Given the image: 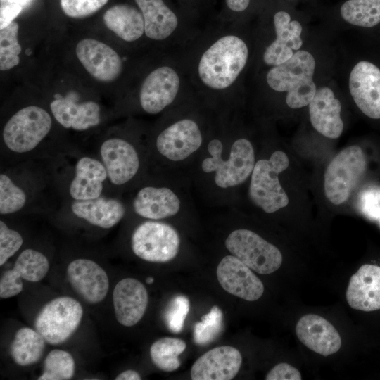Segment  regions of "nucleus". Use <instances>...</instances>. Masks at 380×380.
Segmentation results:
<instances>
[{"mask_svg":"<svg viewBox=\"0 0 380 380\" xmlns=\"http://www.w3.org/2000/svg\"><path fill=\"white\" fill-rule=\"evenodd\" d=\"M52 124L51 116L42 107L31 105L22 108L3 128L1 154L11 162H25L39 156V148L49 134Z\"/></svg>","mask_w":380,"mask_h":380,"instance_id":"nucleus-1","label":"nucleus"},{"mask_svg":"<svg viewBox=\"0 0 380 380\" xmlns=\"http://www.w3.org/2000/svg\"><path fill=\"white\" fill-rule=\"evenodd\" d=\"M248 56L246 43L239 37H221L201 58L198 75L202 82L214 89L229 87L245 67Z\"/></svg>","mask_w":380,"mask_h":380,"instance_id":"nucleus-2","label":"nucleus"},{"mask_svg":"<svg viewBox=\"0 0 380 380\" xmlns=\"http://www.w3.org/2000/svg\"><path fill=\"white\" fill-rule=\"evenodd\" d=\"M314 57L308 51H298L286 61L274 65L267 75L268 85L277 91H286V104L291 108L309 105L316 92L312 77Z\"/></svg>","mask_w":380,"mask_h":380,"instance_id":"nucleus-3","label":"nucleus"},{"mask_svg":"<svg viewBox=\"0 0 380 380\" xmlns=\"http://www.w3.org/2000/svg\"><path fill=\"white\" fill-rule=\"evenodd\" d=\"M223 145L219 139L211 140L208 151L211 156L203 160L201 167L204 172H215V182L222 189L238 186L244 182L255 166V153L252 144L246 139L236 140L230 150L229 158H222Z\"/></svg>","mask_w":380,"mask_h":380,"instance_id":"nucleus-4","label":"nucleus"},{"mask_svg":"<svg viewBox=\"0 0 380 380\" xmlns=\"http://www.w3.org/2000/svg\"><path fill=\"white\" fill-rule=\"evenodd\" d=\"M287 155L274 151L270 159L256 162L251 173L249 196L265 213H272L286 207L289 198L279 181V175L289 167Z\"/></svg>","mask_w":380,"mask_h":380,"instance_id":"nucleus-5","label":"nucleus"},{"mask_svg":"<svg viewBox=\"0 0 380 380\" xmlns=\"http://www.w3.org/2000/svg\"><path fill=\"white\" fill-rule=\"evenodd\" d=\"M366 158L358 146L341 151L329 163L324 173V193L334 205L345 203L366 170Z\"/></svg>","mask_w":380,"mask_h":380,"instance_id":"nucleus-6","label":"nucleus"},{"mask_svg":"<svg viewBox=\"0 0 380 380\" xmlns=\"http://www.w3.org/2000/svg\"><path fill=\"white\" fill-rule=\"evenodd\" d=\"M83 316L82 305L69 296L47 303L37 314L34 328L51 345L66 341L78 328Z\"/></svg>","mask_w":380,"mask_h":380,"instance_id":"nucleus-7","label":"nucleus"},{"mask_svg":"<svg viewBox=\"0 0 380 380\" xmlns=\"http://www.w3.org/2000/svg\"><path fill=\"white\" fill-rule=\"evenodd\" d=\"M225 246L233 255L260 274H272L282 264L283 257L279 248L248 229L232 232L226 239Z\"/></svg>","mask_w":380,"mask_h":380,"instance_id":"nucleus-8","label":"nucleus"},{"mask_svg":"<svg viewBox=\"0 0 380 380\" xmlns=\"http://www.w3.org/2000/svg\"><path fill=\"white\" fill-rule=\"evenodd\" d=\"M179 245V236L175 228L153 220L140 224L131 236L133 253L148 262L172 260L177 255Z\"/></svg>","mask_w":380,"mask_h":380,"instance_id":"nucleus-9","label":"nucleus"},{"mask_svg":"<svg viewBox=\"0 0 380 380\" xmlns=\"http://www.w3.org/2000/svg\"><path fill=\"white\" fill-rule=\"evenodd\" d=\"M108 175L107 186H122L132 181L140 169L138 151L120 137L104 139L97 149V156Z\"/></svg>","mask_w":380,"mask_h":380,"instance_id":"nucleus-10","label":"nucleus"},{"mask_svg":"<svg viewBox=\"0 0 380 380\" xmlns=\"http://www.w3.org/2000/svg\"><path fill=\"white\" fill-rule=\"evenodd\" d=\"M71 162L70 178L65 184L68 200L94 199L105 194L108 175L98 157L80 154Z\"/></svg>","mask_w":380,"mask_h":380,"instance_id":"nucleus-11","label":"nucleus"},{"mask_svg":"<svg viewBox=\"0 0 380 380\" xmlns=\"http://www.w3.org/2000/svg\"><path fill=\"white\" fill-rule=\"evenodd\" d=\"M1 172L0 174V214L7 215L19 213L31 205L39 191L45 186V180L34 179L37 174H33L31 179L27 175L23 179L22 174H18L17 168Z\"/></svg>","mask_w":380,"mask_h":380,"instance_id":"nucleus-12","label":"nucleus"},{"mask_svg":"<svg viewBox=\"0 0 380 380\" xmlns=\"http://www.w3.org/2000/svg\"><path fill=\"white\" fill-rule=\"evenodd\" d=\"M216 273L221 286L236 297L255 301L264 293L262 281L234 255L224 257L217 265Z\"/></svg>","mask_w":380,"mask_h":380,"instance_id":"nucleus-13","label":"nucleus"},{"mask_svg":"<svg viewBox=\"0 0 380 380\" xmlns=\"http://www.w3.org/2000/svg\"><path fill=\"white\" fill-rule=\"evenodd\" d=\"M202 144L200 129L192 120L183 119L162 131L156 141L157 151L170 160L181 161L196 151Z\"/></svg>","mask_w":380,"mask_h":380,"instance_id":"nucleus-14","label":"nucleus"},{"mask_svg":"<svg viewBox=\"0 0 380 380\" xmlns=\"http://www.w3.org/2000/svg\"><path fill=\"white\" fill-rule=\"evenodd\" d=\"M76 55L85 70L101 82H112L121 73L122 62L110 46L94 39H84L76 46Z\"/></svg>","mask_w":380,"mask_h":380,"instance_id":"nucleus-15","label":"nucleus"},{"mask_svg":"<svg viewBox=\"0 0 380 380\" xmlns=\"http://www.w3.org/2000/svg\"><path fill=\"white\" fill-rule=\"evenodd\" d=\"M351 96L367 116L380 119V70L368 61H360L353 68L349 77Z\"/></svg>","mask_w":380,"mask_h":380,"instance_id":"nucleus-16","label":"nucleus"},{"mask_svg":"<svg viewBox=\"0 0 380 380\" xmlns=\"http://www.w3.org/2000/svg\"><path fill=\"white\" fill-rule=\"evenodd\" d=\"M298 339L317 354L329 356L336 353L342 345L341 337L335 327L317 314H306L296 325Z\"/></svg>","mask_w":380,"mask_h":380,"instance_id":"nucleus-17","label":"nucleus"},{"mask_svg":"<svg viewBox=\"0 0 380 380\" xmlns=\"http://www.w3.org/2000/svg\"><path fill=\"white\" fill-rule=\"evenodd\" d=\"M67 276L73 289L90 304L100 303L108 293V275L91 260L79 258L72 260L67 267Z\"/></svg>","mask_w":380,"mask_h":380,"instance_id":"nucleus-18","label":"nucleus"},{"mask_svg":"<svg viewBox=\"0 0 380 380\" xmlns=\"http://www.w3.org/2000/svg\"><path fill=\"white\" fill-rule=\"evenodd\" d=\"M179 87V78L172 68L160 67L144 80L139 92L142 109L149 114H157L175 100Z\"/></svg>","mask_w":380,"mask_h":380,"instance_id":"nucleus-19","label":"nucleus"},{"mask_svg":"<svg viewBox=\"0 0 380 380\" xmlns=\"http://www.w3.org/2000/svg\"><path fill=\"white\" fill-rule=\"evenodd\" d=\"M242 363L240 351L232 346L214 348L198 358L191 369L193 380H230Z\"/></svg>","mask_w":380,"mask_h":380,"instance_id":"nucleus-20","label":"nucleus"},{"mask_svg":"<svg viewBox=\"0 0 380 380\" xmlns=\"http://www.w3.org/2000/svg\"><path fill=\"white\" fill-rule=\"evenodd\" d=\"M75 217L101 229H110L124 217L126 208L119 198L106 195L85 201L68 200L64 206Z\"/></svg>","mask_w":380,"mask_h":380,"instance_id":"nucleus-21","label":"nucleus"},{"mask_svg":"<svg viewBox=\"0 0 380 380\" xmlns=\"http://www.w3.org/2000/svg\"><path fill=\"white\" fill-rule=\"evenodd\" d=\"M113 302L117 321L125 327H132L143 317L148 306V295L141 281L125 278L115 285Z\"/></svg>","mask_w":380,"mask_h":380,"instance_id":"nucleus-22","label":"nucleus"},{"mask_svg":"<svg viewBox=\"0 0 380 380\" xmlns=\"http://www.w3.org/2000/svg\"><path fill=\"white\" fill-rule=\"evenodd\" d=\"M346 298L354 310L364 312L380 310V266L362 265L350 278Z\"/></svg>","mask_w":380,"mask_h":380,"instance_id":"nucleus-23","label":"nucleus"},{"mask_svg":"<svg viewBox=\"0 0 380 380\" xmlns=\"http://www.w3.org/2000/svg\"><path fill=\"white\" fill-rule=\"evenodd\" d=\"M50 110L54 119L65 129L83 132L101 122L100 106L93 101L79 103L69 96H56Z\"/></svg>","mask_w":380,"mask_h":380,"instance_id":"nucleus-24","label":"nucleus"},{"mask_svg":"<svg viewBox=\"0 0 380 380\" xmlns=\"http://www.w3.org/2000/svg\"><path fill=\"white\" fill-rule=\"evenodd\" d=\"M341 104L334 92L324 87L316 90L309 103L310 119L313 127L330 139L339 137L343 123L341 118Z\"/></svg>","mask_w":380,"mask_h":380,"instance_id":"nucleus-25","label":"nucleus"},{"mask_svg":"<svg viewBox=\"0 0 380 380\" xmlns=\"http://www.w3.org/2000/svg\"><path fill=\"white\" fill-rule=\"evenodd\" d=\"M276 39L266 49L264 62L269 65H277L289 60L293 50L302 46V26L296 20L291 21L289 13L279 11L274 16Z\"/></svg>","mask_w":380,"mask_h":380,"instance_id":"nucleus-26","label":"nucleus"},{"mask_svg":"<svg viewBox=\"0 0 380 380\" xmlns=\"http://www.w3.org/2000/svg\"><path fill=\"white\" fill-rule=\"evenodd\" d=\"M132 207L138 215L156 220L176 215L180 208V201L169 188L147 186L137 191Z\"/></svg>","mask_w":380,"mask_h":380,"instance_id":"nucleus-27","label":"nucleus"},{"mask_svg":"<svg viewBox=\"0 0 380 380\" xmlns=\"http://www.w3.org/2000/svg\"><path fill=\"white\" fill-rule=\"evenodd\" d=\"M144 20V32L152 39L162 40L168 37L176 29V15L163 0H135Z\"/></svg>","mask_w":380,"mask_h":380,"instance_id":"nucleus-28","label":"nucleus"},{"mask_svg":"<svg viewBox=\"0 0 380 380\" xmlns=\"http://www.w3.org/2000/svg\"><path fill=\"white\" fill-rule=\"evenodd\" d=\"M106 26L122 39L133 42L144 32L143 15L136 8L127 4H117L103 15Z\"/></svg>","mask_w":380,"mask_h":380,"instance_id":"nucleus-29","label":"nucleus"},{"mask_svg":"<svg viewBox=\"0 0 380 380\" xmlns=\"http://www.w3.org/2000/svg\"><path fill=\"white\" fill-rule=\"evenodd\" d=\"M46 341L37 331L23 327L17 331L11 346L13 361L20 366L37 362L43 355Z\"/></svg>","mask_w":380,"mask_h":380,"instance_id":"nucleus-30","label":"nucleus"},{"mask_svg":"<svg viewBox=\"0 0 380 380\" xmlns=\"http://www.w3.org/2000/svg\"><path fill=\"white\" fill-rule=\"evenodd\" d=\"M186 343L179 338L164 337L156 341L150 348L153 363L160 370L172 372L180 366L179 356L186 348Z\"/></svg>","mask_w":380,"mask_h":380,"instance_id":"nucleus-31","label":"nucleus"},{"mask_svg":"<svg viewBox=\"0 0 380 380\" xmlns=\"http://www.w3.org/2000/svg\"><path fill=\"white\" fill-rule=\"evenodd\" d=\"M341 15L352 25L374 27L380 23V0H348L341 6Z\"/></svg>","mask_w":380,"mask_h":380,"instance_id":"nucleus-32","label":"nucleus"},{"mask_svg":"<svg viewBox=\"0 0 380 380\" xmlns=\"http://www.w3.org/2000/svg\"><path fill=\"white\" fill-rule=\"evenodd\" d=\"M13 269L22 279L31 282H37L47 274L49 262L42 252L32 248H26L18 255Z\"/></svg>","mask_w":380,"mask_h":380,"instance_id":"nucleus-33","label":"nucleus"},{"mask_svg":"<svg viewBox=\"0 0 380 380\" xmlns=\"http://www.w3.org/2000/svg\"><path fill=\"white\" fill-rule=\"evenodd\" d=\"M75 371V363L72 355L63 350L54 349L46 355L44 371L39 380L70 379Z\"/></svg>","mask_w":380,"mask_h":380,"instance_id":"nucleus-34","label":"nucleus"},{"mask_svg":"<svg viewBox=\"0 0 380 380\" xmlns=\"http://www.w3.org/2000/svg\"><path fill=\"white\" fill-rule=\"evenodd\" d=\"M18 24L13 21L0 29V70H8L20 63L21 46L18 40Z\"/></svg>","mask_w":380,"mask_h":380,"instance_id":"nucleus-35","label":"nucleus"},{"mask_svg":"<svg viewBox=\"0 0 380 380\" xmlns=\"http://www.w3.org/2000/svg\"><path fill=\"white\" fill-rule=\"evenodd\" d=\"M223 327L222 310L214 305L210 311L196 322L194 328V341L196 344L205 345L214 341Z\"/></svg>","mask_w":380,"mask_h":380,"instance_id":"nucleus-36","label":"nucleus"},{"mask_svg":"<svg viewBox=\"0 0 380 380\" xmlns=\"http://www.w3.org/2000/svg\"><path fill=\"white\" fill-rule=\"evenodd\" d=\"M189 308V300L184 296L179 295L171 300L165 315L167 327L171 331H182Z\"/></svg>","mask_w":380,"mask_h":380,"instance_id":"nucleus-37","label":"nucleus"},{"mask_svg":"<svg viewBox=\"0 0 380 380\" xmlns=\"http://www.w3.org/2000/svg\"><path fill=\"white\" fill-rule=\"evenodd\" d=\"M23 244L22 235L10 228L6 222L0 220V265L16 253Z\"/></svg>","mask_w":380,"mask_h":380,"instance_id":"nucleus-38","label":"nucleus"},{"mask_svg":"<svg viewBox=\"0 0 380 380\" xmlns=\"http://www.w3.org/2000/svg\"><path fill=\"white\" fill-rule=\"evenodd\" d=\"M108 0H60L64 13L75 18L89 16L101 8Z\"/></svg>","mask_w":380,"mask_h":380,"instance_id":"nucleus-39","label":"nucleus"},{"mask_svg":"<svg viewBox=\"0 0 380 380\" xmlns=\"http://www.w3.org/2000/svg\"><path fill=\"white\" fill-rule=\"evenodd\" d=\"M359 205L365 215L380 224V189L371 187L365 189L360 194Z\"/></svg>","mask_w":380,"mask_h":380,"instance_id":"nucleus-40","label":"nucleus"},{"mask_svg":"<svg viewBox=\"0 0 380 380\" xmlns=\"http://www.w3.org/2000/svg\"><path fill=\"white\" fill-rule=\"evenodd\" d=\"M21 279L13 268L4 271L0 279V298H8L19 294L23 287Z\"/></svg>","mask_w":380,"mask_h":380,"instance_id":"nucleus-41","label":"nucleus"},{"mask_svg":"<svg viewBox=\"0 0 380 380\" xmlns=\"http://www.w3.org/2000/svg\"><path fill=\"white\" fill-rule=\"evenodd\" d=\"M266 380H300V372L293 365L280 362L274 365L267 374Z\"/></svg>","mask_w":380,"mask_h":380,"instance_id":"nucleus-42","label":"nucleus"},{"mask_svg":"<svg viewBox=\"0 0 380 380\" xmlns=\"http://www.w3.org/2000/svg\"><path fill=\"white\" fill-rule=\"evenodd\" d=\"M23 6L11 3H0V29L11 24L20 14Z\"/></svg>","mask_w":380,"mask_h":380,"instance_id":"nucleus-43","label":"nucleus"},{"mask_svg":"<svg viewBox=\"0 0 380 380\" xmlns=\"http://www.w3.org/2000/svg\"><path fill=\"white\" fill-rule=\"evenodd\" d=\"M250 0H226L227 7L233 11L241 12L247 8Z\"/></svg>","mask_w":380,"mask_h":380,"instance_id":"nucleus-44","label":"nucleus"},{"mask_svg":"<svg viewBox=\"0 0 380 380\" xmlns=\"http://www.w3.org/2000/svg\"><path fill=\"white\" fill-rule=\"evenodd\" d=\"M116 380H140L141 377L140 374L134 370H126L119 374L116 377Z\"/></svg>","mask_w":380,"mask_h":380,"instance_id":"nucleus-45","label":"nucleus"},{"mask_svg":"<svg viewBox=\"0 0 380 380\" xmlns=\"http://www.w3.org/2000/svg\"><path fill=\"white\" fill-rule=\"evenodd\" d=\"M31 0H0V3H11L19 4L24 7L27 4H28Z\"/></svg>","mask_w":380,"mask_h":380,"instance_id":"nucleus-46","label":"nucleus"},{"mask_svg":"<svg viewBox=\"0 0 380 380\" xmlns=\"http://www.w3.org/2000/svg\"><path fill=\"white\" fill-rule=\"evenodd\" d=\"M153 282V279L152 277H148L146 279L147 284H152Z\"/></svg>","mask_w":380,"mask_h":380,"instance_id":"nucleus-47","label":"nucleus"}]
</instances>
